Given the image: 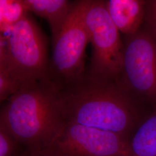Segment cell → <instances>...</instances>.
Masks as SVG:
<instances>
[{
  "instance_id": "cell-1",
  "label": "cell",
  "mask_w": 156,
  "mask_h": 156,
  "mask_svg": "<svg viewBox=\"0 0 156 156\" xmlns=\"http://www.w3.org/2000/svg\"><path fill=\"white\" fill-rule=\"evenodd\" d=\"M66 123L119 134L127 138L136 112L130 94L116 81L84 73L57 87Z\"/></svg>"
},
{
  "instance_id": "cell-2",
  "label": "cell",
  "mask_w": 156,
  "mask_h": 156,
  "mask_svg": "<svg viewBox=\"0 0 156 156\" xmlns=\"http://www.w3.org/2000/svg\"><path fill=\"white\" fill-rule=\"evenodd\" d=\"M65 124L58 91L49 82L23 86L1 110L0 126L24 149L51 145Z\"/></svg>"
},
{
  "instance_id": "cell-3",
  "label": "cell",
  "mask_w": 156,
  "mask_h": 156,
  "mask_svg": "<svg viewBox=\"0 0 156 156\" xmlns=\"http://www.w3.org/2000/svg\"><path fill=\"white\" fill-rule=\"evenodd\" d=\"M0 58L5 60L23 86L49 82L46 41L29 12L12 28L8 37L1 34Z\"/></svg>"
},
{
  "instance_id": "cell-4",
  "label": "cell",
  "mask_w": 156,
  "mask_h": 156,
  "mask_svg": "<svg viewBox=\"0 0 156 156\" xmlns=\"http://www.w3.org/2000/svg\"><path fill=\"white\" fill-rule=\"evenodd\" d=\"M84 21L92 45L89 76L117 82L123 68L124 44L106 9V1L82 0Z\"/></svg>"
},
{
  "instance_id": "cell-5",
  "label": "cell",
  "mask_w": 156,
  "mask_h": 156,
  "mask_svg": "<svg viewBox=\"0 0 156 156\" xmlns=\"http://www.w3.org/2000/svg\"><path fill=\"white\" fill-rule=\"evenodd\" d=\"M89 42L82 1H76L60 33L52 42L49 82L58 87L82 76L86 71L85 50Z\"/></svg>"
},
{
  "instance_id": "cell-6",
  "label": "cell",
  "mask_w": 156,
  "mask_h": 156,
  "mask_svg": "<svg viewBox=\"0 0 156 156\" xmlns=\"http://www.w3.org/2000/svg\"><path fill=\"white\" fill-rule=\"evenodd\" d=\"M117 82L129 94L133 91L156 98V41L151 35L137 32L127 36Z\"/></svg>"
},
{
  "instance_id": "cell-7",
  "label": "cell",
  "mask_w": 156,
  "mask_h": 156,
  "mask_svg": "<svg viewBox=\"0 0 156 156\" xmlns=\"http://www.w3.org/2000/svg\"><path fill=\"white\" fill-rule=\"evenodd\" d=\"M48 146L61 156H128L127 138L74 123H66Z\"/></svg>"
},
{
  "instance_id": "cell-8",
  "label": "cell",
  "mask_w": 156,
  "mask_h": 156,
  "mask_svg": "<svg viewBox=\"0 0 156 156\" xmlns=\"http://www.w3.org/2000/svg\"><path fill=\"white\" fill-rule=\"evenodd\" d=\"M147 2L143 0H109L106 9L117 30L131 36L138 32L145 16Z\"/></svg>"
},
{
  "instance_id": "cell-9",
  "label": "cell",
  "mask_w": 156,
  "mask_h": 156,
  "mask_svg": "<svg viewBox=\"0 0 156 156\" xmlns=\"http://www.w3.org/2000/svg\"><path fill=\"white\" fill-rule=\"evenodd\" d=\"M28 12L45 19L50 26L52 42L60 33L76 1L67 0H22Z\"/></svg>"
},
{
  "instance_id": "cell-10",
  "label": "cell",
  "mask_w": 156,
  "mask_h": 156,
  "mask_svg": "<svg viewBox=\"0 0 156 156\" xmlns=\"http://www.w3.org/2000/svg\"><path fill=\"white\" fill-rule=\"evenodd\" d=\"M128 156H156V113L147 119L128 140Z\"/></svg>"
},
{
  "instance_id": "cell-11",
  "label": "cell",
  "mask_w": 156,
  "mask_h": 156,
  "mask_svg": "<svg viewBox=\"0 0 156 156\" xmlns=\"http://www.w3.org/2000/svg\"><path fill=\"white\" fill-rule=\"evenodd\" d=\"M27 10L22 0H0V27L2 34L10 33L14 26L25 15Z\"/></svg>"
},
{
  "instance_id": "cell-12",
  "label": "cell",
  "mask_w": 156,
  "mask_h": 156,
  "mask_svg": "<svg viewBox=\"0 0 156 156\" xmlns=\"http://www.w3.org/2000/svg\"><path fill=\"white\" fill-rule=\"evenodd\" d=\"M23 84L12 72L5 60L0 58V101L8 100Z\"/></svg>"
},
{
  "instance_id": "cell-13",
  "label": "cell",
  "mask_w": 156,
  "mask_h": 156,
  "mask_svg": "<svg viewBox=\"0 0 156 156\" xmlns=\"http://www.w3.org/2000/svg\"><path fill=\"white\" fill-rule=\"evenodd\" d=\"M19 144L5 128L0 126V156H17Z\"/></svg>"
},
{
  "instance_id": "cell-14",
  "label": "cell",
  "mask_w": 156,
  "mask_h": 156,
  "mask_svg": "<svg viewBox=\"0 0 156 156\" xmlns=\"http://www.w3.org/2000/svg\"><path fill=\"white\" fill-rule=\"evenodd\" d=\"M147 4V21L151 31V36L156 41V0L151 1Z\"/></svg>"
},
{
  "instance_id": "cell-15",
  "label": "cell",
  "mask_w": 156,
  "mask_h": 156,
  "mask_svg": "<svg viewBox=\"0 0 156 156\" xmlns=\"http://www.w3.org/2000/svg\"><path fill=\"white\" fill-rule=\"evenodd\" d=\"M17 156H61L50 147L47 146L41 149H24Z\"/></svg>"
}]
</instances>
